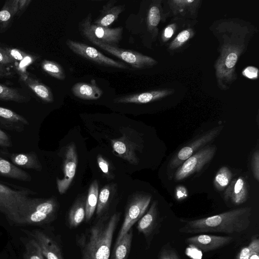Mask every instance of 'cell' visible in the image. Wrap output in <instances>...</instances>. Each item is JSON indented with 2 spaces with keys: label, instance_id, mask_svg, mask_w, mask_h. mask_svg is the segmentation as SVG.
Here are the masks:
<instances>
[{
  "label": "cell",
  "instance_id": "obj_8",
  "mask_svg": "<svg viewBox=\"0 0 259 259\" xmlns=\"http://www.w3.org/2000/svg\"><path fill=\"white\" fill-rule=\"evenodd\" d=\"M152 196L147 193H137L132 196L127 203L124 219L118 234L116 241L126 233L146 211Z\"/></svg>",
  "mask_w": 259,
  "mask_h": 259
},
{
  "label": "cell",
  "instance_id": "obj_24",
  "mask_svg": "<svg viewBox=\"0 0 259 259\" xmlns=\"http://www.w3.org/2000/svg\"><path fill=\"white\" fill-rule=\"evenodd\" d=\"M86 198L84 195L78 197L70 209L68 216L70 228L77 227L85 219Z\"/></svg>",
  "mask_w": 259,
  "mask_h": 259
},
{
  "label": "cell",
  "instance_id": "obj_22",
  "mask_svg": "<svg viewBox=\"0 0 259 259\" xmlns=\"http://www.w3.org/2000/svg\"><path fill=\"white\" fill-rule=\"evenodd\" d=\"M12 163L23 168L41 171L42 165L36 153L31 152L27 153L7 154Z\"/></svg>",
  "mask_w": 259,
  "mask_h": 259
},
{
  "label": "cell",
  "instance_id": "obj_29",
  "mask_svg": "<svg viewBox=\"0 0 259 259\" xmlns=\"http://www.w3.org/2000/svg\"><path fill=\"white\" fill-rule=\"evenodd\" d=\"M131 228L121 238L116 242L111 259H127L133 239Z\"/></svg>",
  "mask_w": 259,
  "mask_h": 259
},
{
  "label": "cell",
  "instance_id": "obj_15",
  "mask_svg": "<svg viewBox=\"0 0 259 259\" xmlns=\"http://www.w3.org/2000/svg\"><path fill=\"white\" fill-rule=\"evenodd\" d=\"M248 185L243 177H239L232 181L226 188L224 196L225 201L235 205L244 203L248 199Z\"/></svg>",
  "mask_w": 259,
  "mask_h": 259
},
{
  "label": "cell",
  "instance_id": "obj_27",
  "mask_svg": "<svg viewBox=\"0 0 259 259\" xmlns=\"http://www.w3.org/2000/svg\"><path fill=\"white\" fill-rule=\"evenodd\" d=\"M18 0H7L0 10V33L8 29L18 10Z\"/></svg>",
  "mask_w": 259,
  "mask_h": 259
},
{
  "label": "cell",
  "instance_id": "obj_32",
  "mask_svg": "<svg viewBox=\"0 0 259 259\" xmlns=\"http://www.w3.org/2000/svg\"><path fill=\"white\" fill-rule=\"evenodd\" d=\"M0 100L24 103L28 98L17 88L0 83Z\"/></svg>",
  "mask_w": 259,
  "mask_h": 259
},
{
  "label": "cell",
  "instance_id": "obj_13",
  "mask_svg": "<svg viewBox=\"0 0 259 259\" xmlns=\"http://www.w3.org/2000/svg\"><path fill=\"white\" fill-rule=\"evenodd\" d=\"M234 238L229 236L200 234L188 237L186 243L207 252L215 250L230 243Z\"/></svg>",
  "mask_w": 259,
  "mask_h": 259
},
{
  "label": "cell",
  "instance_id": "obj_43",
  "mask_svg": "<svg viewBox=\"0 0 259 259\" xmlns=\"http://www.w3.org/2000/svg\"><path fill=\"white\" fill-rule=\"evenodd\" d=\"M242 75L251 79H257L258 76V69L254 66H249L246 67L242 72Z\"/></svg>",
  "mask_w": 259,
  "mask_h": 259
},
{
  "label": "cell",
  "instance_id": "obj_31",
  "mask_svg": "<svg viewBox=\"0 0 259 259\" xmlns=\"http://www.w3.org/2000/svg\"><path fill=\"white\" fill-rule=\"evenodd\" d=\"M99 196V187L97 181L94 180L90 185L85 202L86 222L92 218L96 209Z\"/></svg>",
  "mask_w": 259,
  "mask_h": 259
},
{
  "label": "cell",
  "instance_id": "obj_47",
  "mask_svg": "<svg viewBox=\"0 0 259 259\" xmlns=\"http://www.w3.org/2000/svg\"><path fill=\"white\" fill-rule=\"evenodd\" d=\"M11 143L10 141H7L0 138V146L2 147H10Z\"/></svg>",
  "mask_w": 259,
  "mask_h": 259
},
{
  "label": "cell",
  "instance_id": "obj_30",
  "mask_svg": "<svg viewBox=\"0 0 259 259\" xmlns=\"http://www.w3.org/2000/svg\"><path fill=\"white\" fill-rule=\"evenodd\" d=\"M159 2V1H153L147 14L148 30L153 37H156L157 35V26L162 19V13L160 8Z\"/></svg>",
  "mask_w": 259,
  "mask_h": 259
},
{
  "label": "cell",
  "instance_id": "obj_37",
  "mask_svg": "<svg viewBox=\"0 0 259 259\" xmlns=\"http://www.w3.org/2000/svg\"><path fill=\"white\" fill-rule=\"evenodd\" d=\"M24 259H44L40 247L34 239L26 245Z\"/></svg>",
  "mask_w": 259,
  "mask_h": 259
},
{
  "label": "cell",
  "instance_id": "obj_28",
  "mask_svg": "<svg viewBox=\"0 0 259 259\" xmlns=\"http://www.w3.org/2000/svg\"><path fill=\"white\" fill-rule=\"evenodd\" d=\"M115 184L106 185L101 190L96 207V214L98 219L108 214V209L115 193Z\"/></svg>",
  "mask_w": 259,
  "mask_h": 259
},
{
  "label": "cell",
  "instance_id": "obj_25",
  "mask_svg": "<svg viewBox=\"0 0 259 259\" xmlns=\"http://www.w3.org/2000/svg\"><path fill=\"white\" fill-rule=\"evenodd\" d=\"M41 101L46 103L54 101V96L51 89L29 75L22 81Z\"/></svg>",
  "mask_w": 259,
  "mask_h": 259
},
{
  "label": "cell",
  "instance_id": "obj_12",
  "mask_svg": "<svg viewBox=\"0 0 259 259\" xmlns=\"http://www.w3.org/2000/svg\"><path fill=\"white\" fill-rule=\"evenodd\" d=\"M78 162L75 145L71 143L66 149L64 160V178L57 179V185L59 192L63 194L66 192L72 183L76 172Z\"/></svg>",
  "mask_w": 259,
  "mask_h": 259
},
{
  "label": "cell",
  "instance_id": "obj_38",
  "mask_svg": "<svg viewBox=\"0 0 259 259\" xmlns=\"http://www.w3.org/2000/svg\"><path fill=\"white\" fill-rule=\"evenodd\" d=\"M0 118L11 122H21L28 125V121L21 115L7 108L0 107Z\"/></svg>",
  "mask_w": 259,
  "mask_h": 259
},
{
  "label": "cell",
  "instance_id": "obj_45",
  "mask_svg": "<svg viewBox=\"0 0 259 259\" xmlns=\"http://www.w3.org/2000/svg\"><path fill=\"white\" fill-rule=\"evenodd\" d=\"M0 64L7 66L12 65L13 62L12 60L7 55L4 50L3 49L2 46L0 45Z\"/></svg>",
  "mask_w": 259,
  "mask_h": 259
},
{
  "label": "cell",
  "instance_id": "obj_18",
  "mask_svg": "<svg viewBox=\"0 0 259 259\" xmlns=\"http://www.w3.org/2000/svg\"><path fill=\"white\" fill-rule=\"evenodd\" d=\"M113 151L118 156L132 164H137L139 159L136 154L137 145L126 136L111 140Z\"/></svg>",
  "mask_w": 259,
  "mask_h": 259
},
{
  "label": "cell",
  "instance_id": "obj_42",
  "mask_svg": "<svg viewBox=\"0 0 259 259\" xmlns=\"http://www.w3.org/2000/svg\"><path fill=\"white\" fill-rule=\"evenodd\" d=\"M176 28V24H171L167 26L161 34L162 41L166 42L168 41L174 35Z\"/></svg>",
  "mask_w": 259,
  "mask_h": 259
},
{
  "label": "cell",
  "instance_id": "obj_2",
  "mask_svg": "<svg viewBox=\"0 0 259 259\" xmlns=\"http://www.w3.org/2000/svg\"><path fill=\"white\" fill-rule=\"evenodd\" d=\"M250 207L230 210L217 215L192 220H183L185 223L179 231L183 233L221 232L240 233L246 230L250 223Z\"/></svg>",
  "mask_w": 259,
  "mask_h": 259
},
{
  "label": "cell",
  "instance_id": "obj_23",
  "mask_svg": "<svg viewBox=\"0 0 259 259\" xmlns=\"http://www.w3.org/2000/svg\"><path fill=\"white\" fill-rule=\"evenodd\" d=\"M198 0H172L167 2L170 10L175 16L193 17L200 5Z\"/></svg>",
  "mask_w": 259,
  "mask_h": 259
},
{
  "label": "cell",
  "instance_id": "obj_41",
  "mask_svg": "<svg viewBox=\"0 0 259 259\" xmlns=\"http://www.w3.org/2000/svg\"><path fill=\"white\" fill-rule=\"evenodd\" d=\"M251 170L254 179L259 181V152L255 151L251 158Z\"/></svg>",
  "mask_w": 259,
  "mask_h": 259
},
{
  "label": "cell",
  "instance_id": "obj_5",
  "mask_svg": "<svg viewBox=\"0 0 259 259\" xmlns=\"http://www.w3.org/2000/svg\"><path fill=\"white\" fill-rule=\"evenodd\" d=\"M34 194L29 189L16 190L0 183V211L16 223L19 213L31 199L28 196Z\"/></svg>",
  "mask_w": 259,
  "mask_h": 259
},
{
  "label": "cell",
  "instance_id": "obj_21",
  "mask_svg": "<svg viewBox=\"0 0 259 259\" xmlns=\"http://www.w3.org/2000/svg\"><path fill=\"white\" fill-rule=\"evenodd\" d=\"M73 94L79 99L83 100H97L103 94V91L92 79L91 83L77 82L72 87Z\"/></svg>",
  "mask_w": 259,
  "mask_h": 259
},
{
  "label": "cell",
  "instance_id": "obj_48",
  "mask_svg": "<svg viewBox=\"0 0 259 259\" xmlns=\"http://www.w3.org/2000/svg\"><path fill=\"white\" fill-rule=\"evenodd\" d=\"M0 138L5 140L10 141L9 136L0 128Z\"/></svg>",
  "mask_w": 259,
  "mask_h": 259
},
{
  "label": "cell",
  "instance_id": "obj_1",
  "mask_svg": "<svg viewBox=\"0 0 259 259\" xmlns=\"http://www.w3.org/2000/svg\"><path fill=\"white\" fill-rule=\"evenodd\" d=\"M120 215V212L105 214L77 236L76 244L82 259H109L113 234Z\"/></svg>",
  "mask_w": 259,
  "mask_h": 259
},
{
  "label": "cell",
  "instance_id": "obj_4",
  "mask_svg": "<svg viewBox=\"0 0 259 259\" xmlns=\"http://www.w3.org/2000/svg\"><path fill=\"white\" fill-rule=\"evenodd\" d=\"M244 46L239 44L228 42L222 47L221 54L215 64V72L218 83H231L236 78L235 65Z\"/></svg>",
  "mask_w": 259,
  "mask_h": 259
},
{
  "label": "cell",
  "instance_id": "obj_16",
  "mask_svg": "<svg viewBox=\"0 0 259 259\" xmlns=\"http://www.w3.org/2000/svg\"><path fill=\"white\" fill-rule=\"evenodd\" d=\"M159 212L156 201H153L148 211L138 221L137 229L144 236L147 244H150L152 236L158 226Z\"/></svg>",
  "mask_w": 259,
  "mask_h": 259
},
{
  "label": "cell",
  "instance_id": "obj_44",
  "mask_svg": "<svg viewBox=\"0 0 259 259\" xmlns=\"http://www.w3.org/2000/svg\"><path fill=\"white\" fill-rule=\"evenodd\" d=\"M31 2V0H18L16 17H20L26 11Z\"/></svg>",
  "mask_w": 259,
  "mask_h": 259
},
{
  "label": "cell",
  "instance_id": "obj_10",
  "mask_svg": "<svg viewBox=\"0 0 259 259\" xmlns=\"http://www.w3.org/2000/svg\"><path fill=\"white\" fill-rule=\"evenodd\" d=\"M66 44L74 54L97 64L121 69L130 68L124 63L109 58L95 48L85 44L68 39Z\"/></svg>",
  "mask_w": 259,
  "mask_h": 259
},
{
  "label": "cell",
  "instance_id": "obj_14",
  "mask_svg": "<svg viewBox=\"0 0 259 259\" xmlns=\"http://www.w3.org/2000/svg\"><path fill=\"white\" fill-rule=\"evenodd\" d=\"M2 47L12 60L17 73L20 79L23 81L29 75L27 68L35 62L38 57L17 48L5 46Z\"/></svg>",
  "mask_w": 259,
  "mask_h": 259
},
{
  "label": "cell",
  "instance_id": "obj_26",
  "mask_svg": "<svg viewBox=\"0 0 259 259\" xmlns=\"http://www.w3.org/2000/svg\"><path fill=\"white\" fill-rule=\"evenodd\" d=\"M0 175L24 182H29L31 180V177L28 173L1 157H0Z\"/></svg>",
  "mask_w": 259,
  "mask_h": 259
},
{
  "label": "cell",
  "instance_id": "obj_3",
  "mask_svg": "<svg viewBox=\"0 0 259 259\" xmlns=\"http://www.w3.org/2000/svg\"><path fill=\"white\" fill-rule=\"evenodd\" d=\"M58 208V202L54 197L31 198L19 213L16 223L36 225L48 223L54 218Z\"/></svg>",
  "mask_w": 259,
  "mask_h": 259
},
{
  "label": "cell",
  "instance_id": "obj_20",
  "mask_svg": "<svg viewBox=\"0 0 259 259\" xmlns=\"http://www.w3.org/2000/svg\"><path fill=\"white\" fill-rule=\"evenodd\" d=\"M32 235L47 259H64L57 243L47 234L39 230H35Z\"/></svg>",
  "mask_w": 259,
  "mask_h": 259
},
{
  "label": "cell",
  "instance_id": "obj_39",
  "mask_svg": "<svg viewBox=\"0 0 259 259\" xmlns=\"http://www.w3.org/2000/svg\"><path fill=\"white\" fill-rule=\"evenodd\" d=\"M97 163L101 171L107 179L113 178L114 176L112 174L109 163L100 154L97 156Z\"/></svg>",
  "mask_w": 259,
  "mask_h": 259
},
{
  "label": "cell",
  "instance_id": "obj_36",
  "mask_svg": "<svg viewBox=\"0 0 259 259\" xmlns=\"http://www.w3.org/2000/svg\"><path fill=\"white\" fill-rule=\"evenodd\" d=\"M256 253H259V240L257 238H254L247 246L241 249L236 259H250Z\"/></svg>",
  "mask_w": 259,
  "mask_h": 259
},
{
  "label": "cell",
  "instance_id": "obj_46",
  "mask_svg": "<svg viewBox=\"0 0 259 259\" xmlns=\"http://www.w3.org/2000/svg\"><path fill=\"white\" fill-rule=\"evenodd\" d=\"M14 76L13 73L7 67L0 64V78H12Z\"/></svg>",
  "mask_w": 259,
  "mask_h": 259
},
{
  "label": "cell",
  "instance_id": "obj_35",
  "mask_svg": "<svg viewBox=\"0 0 259 259\" xmlns=\"http://www.w3.org/2000/svg\"><path fill=\"white\" fill-rule=\"evenodd\" d=\"M194 34L192 29L188 28L181 31L176 38L169 44L168 49L174 50L185 45Z\"/></svg>",
  "mask_w": 259,
  "mask_h": 259
},
{
  "label": "cell",
  "instance_id": "obj_9",
  "mask_svg": "<svg viewBox=\"0 0 259 259\" xmlns=\"http://www.w3.org/2000/svg\"><path fill=\"white\" fill-rule=\"evenodd\" d=\"M93 44L119 58L136 69L151 67L157 64L153 58L132 50L120 48L97 41H91Z\"/></svg>",
  "mask_w": 259,
  "mask_h": 259
},
{
  "label": "cell",
  "instance_id": "obj_11",
  "mask_svg": "<svg viewBox=\"0 0 259 259\" xmlns=\"http://www.w3.org/2000/svg\"><path fill=\"white\" fill-rule=\"evenodd\" d=\"M223 128V126L214 127L182 147L171 158L168 166L170 168L178 167L186 159L213 141Z\"/></svg>",
  "mask_w": 259,
  "mask_h": 259
},
{
  "label": "cell",
  "instance_id": "obj_17",
  "mask_svg": "<svg viewBox=\"0 0 259 259\" xmlns=\"http://www.w3.org/2000/svg\"><path fill=\"white\" fill-rule=\"evenodd\" d=\"M172 93L171 90L162 89L127 95L113 99L116 103L145 104L163 98Z\"/></svg>",
  "mask_w": 259,
  "mask_h": 259
},
{
  "label": "cell",
  "instance_id": "obj_34",
  "mask_svg": "<svg viewBox=\"0 0 259 259\" xmlns=\"http://www.w3.org/2000/svg\"><path fill=\"white\" fill-rule=\"evenodd\" d=\"M41 67L45 72L57 79L64 80L65 79L63 67L56 62L45 59L41 63Z\"/></svg>",
  "mask_w": 259,
  "mask_h": 259
},
{
  "label": "cell",
  "instance_id": "obj_33",
  "mask_svg": "<svg viewBox=\"0 0 259 259\" xmlns=\"http://www.w3.org/2000/svg\"><path fill=\"white\" fill-rule=\"evenodd\" d=\"M233 174L227 166H222L217 171L213 180L215 188L219 191L224 190L232 181Z\"/></svg>",
  "mask_w": 259,
  "mask_h": 259
},
{
  "label": "cell",
  "instance_id": "obj_19",
  "mask_svg": "<svg viewBox=\"0 0 259 259\" xmlns=\"http://www.w3.org/2000/svg\"><path fill=\"white\" fill-rule=\"evenodd\" d=\"M117 2L116 0H110L106 3L102 7L99 15L93 23L103 27H109L116 20L125 9L124 5H115Z\"/></svg>",
  "mask_w": 259,
  "mask_h": 259
},
{
  "label": "cell",
  "instance_id": "obj_40",
  "mask_svg": "<svg viewBox=\"0 0 259 259\" xmlns=\"http://www.w3.org/2000/svg\"><path fill=\"white\" fill-rule=\"evenodd\" d=\"M158 259H181L177 252L171 247H164L161 250Z\"/></svg>",
  "mask_w": 259,
  "mask_h": 259
},
{
  "label": "cell",
  "instance_id": "obj_6",
  "mask_svg": "<svg viewBox=\"0 0 259 259\" xmlns=\"http://www.w3.org/2000/svg\"><path fill=\"white\" fill-rule=\"evenodd\" d=\"M78 30L81 35L90 42L97 41L117 46L121 40L123 28L122 27L111 28L94 24L92 14L90 13L78 23Z\"/></svg>",
  "mask_w": 259,
  "mask_h": 259
},
{
  "label": "cell",
  "instance_id": "obj_7",
  "mask_svg": "<svg viewBox=\"0 0 259 259\" xmlns=\"http://www.w3.org/2000/svg\"><path fill=\"white\" fill-rule=\"evenodd\" d=\"M217 147L207 145L195 153L177 168L174 175L176 181H181L200 171L214 157Z\"/></svg>",
  "mask_w": 259,
  "mask_h": 259
}]
</instances>
